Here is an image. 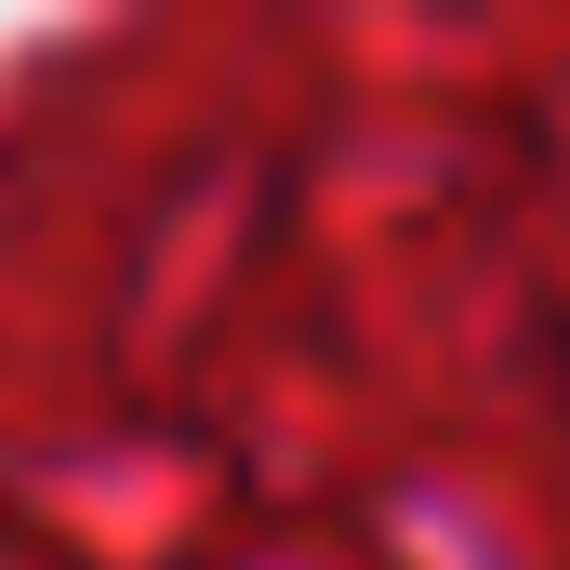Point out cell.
Masks as SVG:
<instances>
[{
    "instance_id": "6da1fadb",
    "label": "cell",
    "mask_w": 570,
    "mask_h": 570,
    "mask_svg": "<svg viewBox=\"0 0 570 570\" xmlns=\"http://www.w3.org/2000/svg\"><path fill=\"white\" fill-rule=\"evenodd\" d=\"M544 372H558V412H570V305L544 318Z\"/></svg>"
}]
</instances>
